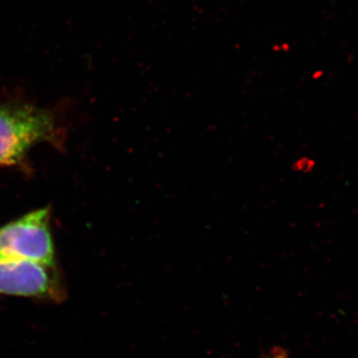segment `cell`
Wrapping results in <instances>:
<instances>
[{
  "instance_id": "cell-1",
  "label": "cell",
  "mask_w": 358,
  "mask_h": 358,
  "mask_svg": "<svg viewBox=\"0 0 358 358\" xmlns=\"http://www.w3.org/2000/svg\"><path fill=\"white\" fill-rule=\"evenodd\" d=\"M55 122L48 110L26 103L0 106V166H13L30 148L54 134Z\"/></svg>"
},
{
  "instance_id": "cell-2",
  "label": "cell",
  "mask_w": 358,
  "mask_h": 358,
  "mask_svg": "<svg viewBox=\"0 0 358 358\" xmlns=\"http://www.w3.org/2000/svg\"><path fill=\"white\" fill-rule=\"evenodd\" d=\"M49 209H37L0 227V256L56 268Z\"/></svg>"
},
{
  "instance_id": "cell-3",
  "label": "cell",
  "mask_w": 358,
  "mask_h": 358,
  "mask_svg": "<svg viewBox=\"0 0 358 358\" xmlns=\"http://www.w3.org/2000/svg\"><path fill=\"white\" fill-rule=\"evenodd\" d=\"M0 296L62 301L65 292L55 268L0 256Z\"/></svg>"
},
{
  "instance_id": "cell-4",
  "label": "cell",
  "mask_w": 358,
  "mask_h": 358,
  "mask_svg": "<svg viewBox=\"0 0 358 358\" xmlns=\"http://www.w3.org/2000/svg\"><path fill=\"white\" fill-rule=\"evenodd\" d=\"M289 353L281 346H275L271 348L268 352L264 353L260 358H288Z\"/></svg>"
}]
</instances>
